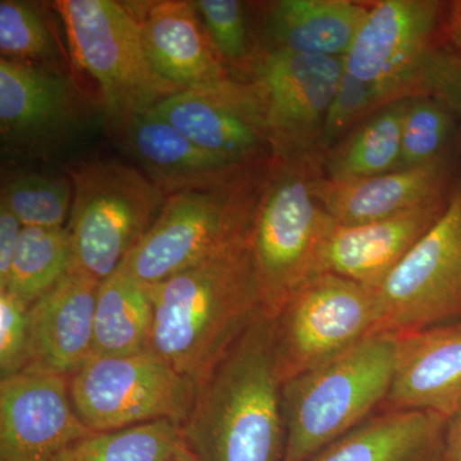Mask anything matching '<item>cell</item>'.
<instances>
[{"instance_id":"obj_2","label":"cell","mask_w":461,"mask_h":461,"mask_svg":"<svg viewBox=\"0 0 461 461\" xmlns=\"http://www.w3.org/2000/svg\"><path fill=\"white\" fill-rule=\"evenodd\" d=\"M248 239L147 285L154 312L147 350L196 384L264 311Z\"/></svg>"},{"instance_id":"obj_25","label":"cell","mask_w":461,"mask_h":461,"mask_svg":"<svg viewBox=\"0 0 461 461\" xmlns=\"http://www.w3.org/2000/svg\"><path fill=\"white\" fill-rule=\"evenodd\" d=\"M153 318L147 285L120 267L100 282L91 357H117L147 350Z\"/></svg>"},{"instance_id":"obj_19","label":"cell","mask_w":461,"mask_h":461,"mask_svg":"<svg viewBox=\"0 0 461 461\" xmlns=\"http://www.w3.org/2000/svg\"><path fill=\"white\" fill-rule=\"evenodd\" d=\"M315 194L339 226L371 223L447 195V168L446 162H438L348 182L321 175Z\"/></svg>"},{"instance_id":"obj_35","label":"cell","mask_w":461,"mask_h":461,"mask_svg":"<svg viewBox=\"0 0 461 461\" xmlns=\"http://www.w3.org/2000/svg\"><path fill=\"white\" fill-rule=\"evenodd\" d=\"M441 35L445 47L461 58V0L446 3Z\"/></svg>"},{"instance_id":"obj_29","label":"cell","mask_w":461,"mask_h":461,"mask_svg":"<svg viewBox=\"0 0 461 461\" xmlns=\"http://www.w3.org/2000/svg\"><path fill=\"white\" fill-rule=\"evenodd\" d=\"M74 185L66 178L27 175L9 181L2 203L23 227L59 229L71 213Z\"/></svg>"},{"instance_id":"obj_36","label":"cell","mask_w":461,"mask_h":461,"mask_svg":"<svg viewBox=\"0 0 461 461\" xmlns=\"http://www.w3.org/2000/svg\"><path fill=\"white\" fill-rule=\"evenodd\" d=\"M442 461H461V412L447 421Z\"/></svg>"},{"instance_id":"obj_10","label":"cell","mask_w":461,"mask_h":461,"mask_svg":"<svg viewBox=\"0 0 461 461\" xmlns=\"http://www.w3.org/2000/svg\"><path fill=\"white\" fill-rule=\"evenodd\" d=\"M344 71V58L268 48L254 53L242 81L256 96L275 159L318 153L327 112Z\"/></svg>"},{"instance_id":"obj_32","label":"cell","mask_w":461,"mask_h":461,"mask_svg":"<svg viewBox=\"0 0 461 461\" xmlns=\"http://www.w3.org/2000/svg\"><path fill=\"white\" fill-rule=\"evenodd\" d=\"M379 108L381 105L371 85L344 71L335 98L327 112L318 153L323 154L329 150L357 123Z\"/></svg>"},{"instance_id":"obj_18","label":"cell","mask_w":461,"mask_h":461,"mask_svg":"<svg viewBox=\"0 0 461 461\" xmlns=\"http://www.w3.org/2000/svg\"><path fill=\"white\" fill-rule=\"evenodd\" d=\"M199 16L194 2L165 0L140 21L154 68L178 91L233 80Z\"/></svg>"},{"instance_id":"obj_5","label":"cell","mask_w":461,"mask_h":461,"mask_svg":"<svg viewBox=\"0 0 461 461\" xmlns=\"http://www.w3.org/2000/svg\"><path fill=\"white\" fill-rule=\"evenodd\" d=\"M397 335L379 332L282 384L284 461H308L387 400Z\"/></svg>"},{"instance_id":"obj_28","label":"cell","mask_w":461,"mask_h":461,"mask_svg":"<svg viewBox=\"0 0 461 461\" xmlns=\"http://www.w3.org/2000/svg\"><path fill=\"white\" fill-rule=\"evenodd\" d=\"M454 117V112L433 96L409 99L397 169L446 162L445 151L453 132Z\"/></svg>"},{"instance_id":"obj_31","label":"cell","mask_w":461,"mask_h":461,"mask_svg":"<svg viewBox=\"0 0 461 461\" xmlns=\"http://www.w3.org/2000/svg\"><path fill=\"white\" fill-rule=\"evenodd\" d=\"M194 5L226 66L247 74L254 53L249 48L244 5L238 0H198Z\"/></svg>"},{"instance_id":"obj_17","label":"cell","mask_w":461,"mask_h":461,"mask_svg":"<svg viewBox=\"0 0 461 461\" xmlns=\"http://www.w3.org/2000/svg\"><path fill=\"white\" fill-rule=\"evenodd\" d=\"M99 286L71 271L29 306L27 366L71 377L89 359Z\"/></svg>"},{"instance_id":"obj_33","label":"cell","mask_w":461,"mask_h":461,"mask_svg":"<svg viewBox=\"0 0 461 461\" xmlns=\"http://www.w3.org/2000/svg\"><path fill=\"white\" fill-rule=\"evenodd\" d=\"M29 360V305L9 293L0 291V375H16Z\"/></svg>"},{"instance_id":"obj_24","label":"cell","mask_w":461,"mask_h":461,"mask_svg":"<svg viewBox=\"0 0 461 461\" xmlns=\"http://www.w3.org/2000/svg\"><path fill=\"white\" fill-rule=\"evenodd\" d=\"M408 103L400 100L379 108L321 154L324 177L348 182L396 171Z\"/></svg>"},{"instance_id":"obj_11","label":"cell","mask_w":461,"mask_h":461,"mask_svg":"<svg viewBox=\"0 0 461 461\" xmlns=\"http://www.w3.org/2000/svg\"><path fill=\"white\" fill-rule=\"evenodd\" d=\"M446 3L381 0L372 3L344 57L346 74L371 85L379 105L423 95V77L436 50Z\"/></svg>"},{"instance_id":"obj_22","label":"cell","mask_w":461,"mask_h":461,"mask_svg":"<svg viewBox=\"0 0 461 461\" xmlns=\"http://www.w3.org/2000/svg\"><path fill=\"white\" fill-rule=\"evenodd\" d=\"M129 139L149 180L166 196L223 180L242 169L251 168L233 165L199 148L157 114L153 108L136 114L130 121Z\"/></svg>"},{"instance_id":"obj_30","label":"cell","mask_w":461,"mask_h":461,"mask_svg":"<svg viewBox=\"0 0 461 461\" xmlns=\"http://www.w3.org/2000/svg\"><path fill=\"white\" fill-rule=\"evenodd\" d=\"M0 50L7 59H48L54 42L36 9L16 0L0 2Z\"/></svg>"},{"instance_id":"obj_23","label":"cell","mask_w":461,"mask_h":461,"mask_svg":"<svg viewBox=\"0 0 461 461\" xmlns=\"http://www.w3.org/2000/svg\"><path fill=\"white\" fill-rule=\"evenodd\" d=\"M65 77L20 60L0 59V127L3 139H32L65 122L71 112Z\"/></svg>"},{"instance_id":"obj_13","label":"cell","mask_w":461,"mask_h":461,"mask_svg":"<svg viewBox=\"0 0 461 461\" xmlns=\"http://www.w3.org/2000/svg\"><path fill=\"white\" fill-rule=\"evenodd\" d=\"M153 111L194 144L233 165L257 167L275 160L256 96L239 78L177 91Z\"/></svg>"},{"instance_id":"obj_6","label":"cell","mask_w":461,"mask_h":461,"mask_svg":"<svg viewBox=\"0 0 461 461\" xmlns=\"http://www.w3.org/2000/svg\"><path fill=\"white\" fill-rule=\"evenodd\" d=\"M72 271L102 282L113 275L165 205L147 176L117 162H93L71 172Z\"/></svg>"},{"instance_id":"obj_27","label":"cell","mask_w":461,"mask_h":461,"mask_svg":"<svg viewBox=\"0 0 461 461\" xmlns=\"http://www.w3.org/2000/svg\"><path fill=\"white\" fill-rule=\"evenodd\" d=\"M186 445L184 432L168 420L90 432L51 461H167Z\"/></svg>"},{"instance_id":"obj_26","label":"cell","mask_w":461,"mask_h":461,"mask_svg":"<svg viewBox=\"0 0 461 461\" xmlns=\"http://www.w3.org/2000/svg\"><path fill=\"white\" fill-rule=\"evenodd\" d=\"M74 250L65 227H23L12 263L9 291L32 305L72 271Z\"/></svg>"},{"instance_id":"obj_4","label":"cell","mask_w":461,"mask_h":461,"mask_svg":"<svg viewBox=\"0 0 461 461\" xmlns=\"http://www.w3.org/2000/svg\"><path fill=\"white\" fill-rule=\"evenodd\" d=\"M272 163L167 196L121 268L150 286L247 240Z\"/></svg>"},{"instance_id":"obj_21","label":"cell","mask_w":461,"mask_h":461,"mask_svg":"<svg viewBox=\"0 0 461 461\" xmlns=\"http://www.w3.org/2000/svg\"><path fill=\"white\" fill-rule=\"evenodd\" d=\"M372 5L354 0H278L267 9L268 50L344 58Z\"/></svg>"},{"instance_id":"obj_20","label":"cell","mask_w":461,"mask_h":461,"mask_svg":"<svg viewBox=\"0 0 461 461\" xmlns=\"http://www.w3.org/2000/svg\"><path fill=\"white\" fill-rule=\"evenodd\" d=\"M447 420L393 409L348 430L308 461H442Z\"/></svg>"},{"instance_id":"obj_15","label":"cell","mask_w":461,"mask_h":461,"mask_svg":"<svg viewBox=\"0 0 461 461\" xmlns=\"http://www.w3.org/2000/svg\"><path fill=\"white\" fill-rule=\"evenodd\" d=\"M450 195L429 202L375 222L339 226L335 223L321 244L318 275L339 277L375 288L444 214Z\"/></svg>"},{"instance_id":"obj_3","label":"cell","mask_w":461,"mask_h":461,"mask_svg":"<svg viewBox=\"0 0 461 461\" xmlns=\"http://www.w3.org/2000/svg\"><path fill=\"white\" fill-rule=\"evenodd\" d=\"M323 175L320 153L275 159L249 232L263 309L276 317L306 281L318 275V256L335 226L315 194Z\"/></svg>"},{"instance_id":"obj_8","label":"cell","mask_w":461,"mask_h":461,"mask_svg":"<svg viewBox=\"0 0 461 461\" xmlns=\"http://www.w3.org/2000/svg\"><path fill=\"white\" fill-rule=\"evenodd\" d=\"M78 418L91 432H107L168 420L181 429L198 384L156 354L144 350L90 357L68 377Z\"/></svg>"},{"instance_id":"obj_16","label":"cell","mask_w":461,"mask_h":461,"mask_svg":"<svg viewBox=\"0 0 461 461\" xmlns=\"http://www.w3.org/2000/svg\"><path fill=\"white\" fill-rule=\"evenodd\" d=\"M387 402L447 420L461 412V321L397 335Z\"/></svg>"},{"instance_id":"obj_7","label":"cell","mask_w":461,"mask_h":461,"mask_svg":"<svg viewBox=\"0 0 461 461\" xmlns=\"http://www.w3.org/2000/svg\"><path fill=\"white\" fill-rule=\"evenodd\" d=\"M80 65L99 84L108 113L118 122L156 107L177 89L154 68L140 21L113 0L57 3Z\"/></svg>"},{"instance_id":"obj_38","label":"cell","mask_w":461,"mask_h":461,"mask_svg":"<svg viewBox=\"0 0 461 461\" xmlns=\"http://www.w3.org/2000/svg\"><path fill=\"white\" fill-rule=\"evenodd\" d=\"M451 111L454 112L455 115H456L457 118H460L461 122V100H459V102H457L456 104L451 107Z\"/></svg>"},{"instance_id":"obj_37","label":"cell","mask_w":461,"mask_h":461,"mask_svg":"<svg viewBox=\"0 0 461 461\" xmlns=\"http://www.w3.org/2000/svg\"><path fill=\"white\" fill-rule=\"evenodd\" d=\"M167 461H198V459H196L195 455L191 453L187 445H185L177 453L173 455L171 459Z\"/></svg>"},{"instance_id":"obj_9","label":"cell","mask_w":461,"mask_h":461,"mask_svg":"<svg viewBox=\"0 0 461 461\" xmlns=\"http://www.w3.org/2000/svg\"><path fill=\"white\" fill-rule=\"evenodd\" d=\"M273 318L284 382L382 332L384 324L375 288L332 273L306 281Z\"/></svg>"},{"instance_id":"obj_14","label":"cell","mask_w":461,"mask_h":461,"mask_svg":"<svg viewBox=\"0 0 461 461\" xmlns=\"http://www.w3.org/2000/svg\"><path fill=\"white\" fill-rule=\"evenodd\" d=\"M91 430L78 418L68 377L25 369L0 382V461H51Z\"/></svg>"},{"instance_id":"obj_34","label":"cell","mask_w":461,"mask_h":461,"mask_svg":"<svg viewBox=\"0 0 461 461\" xmlns=\"http://www.w3.org/2000/svg\"><path fill=\"white\" fill-rule=\"evenodd\" d=\"M23 226L8 206L0 203V291L7 286L9 273Z\"/></svg>"},{"instance_id":"obj_12","label":"cell","mask_w":461,"mask_h":461,"mask_svg":"<svg viewBox=\"0 0 461 461\" xmlns=\"http://www.w3.org/2000/svg\"><path fill=\"white\" fill-rule=\"evenodd\" d=\"M382 332H412L461 315V185L432 227L375 287Z\"/></svg>"},{"instance_id":"obj_1","label":"cell","mask_w":461,"mask_h":461,"mask_svg":"<svg viewBox=\"0 0 461 461\" xmlns=\"http://www.w3.org/2000/svg\"><path fill=\"white\" fill-rule=\"evenodd\" d=\"M275 318L260 312L198 384L182 427L198 461H284L282 406Z\"/></svg>"}]
</instances>
